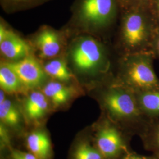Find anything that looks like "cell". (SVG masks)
Here are the masks:
<instances>
[{
	"instance_id": "cell-8",
	"label": "cell",
	"mask_w": 159,
	"mask_h": 159,
	"mask_svg": "<svg viewBox=\"0 0 159 159\" xmlns=\"http://www.w3.org/2000/svg\"><path fill=\"white\" fill-rule=\"evenodd\" d=\"M34 44L40 57L52 59L61 50V41L59 34L54 30L45 29L40 31L34 40Z\"/></svg>"
},
{
	"instance_id": "cell-12",
	"label": "cell",
	"mask_w": 159,
	"mask_h": 159,
	"mask_svg": "<svg viewBox=\"0 0 159 159\" xmlns=\"http://www.w3.org/2000/svg\"><path fill=\"white\" fill-rule=\"evenodd\" d=\"M27 145L31 153L37 157L46 159L51 149L50 141L45 133L34 131L27 139Z\"/></svg>"
},
{
	"instance_id": "cell-3",
	"label": "cell",
	"mask_w": 159,
	"mask_h": 159,
	"mask_svg": "<svg viewBox=\"0 0 159 159\" xmlns=\"http://www.w3.org/2000/svg\"><path fill=\"white\" fill-rule=\"evenodd\" d=\"M129 8L124 15L122 37L126 46L135 48L140 46L146 37V22L144 7L146 6L128 4Z\"/></svg>"
},
{
	"instance_id": "cell-11",
	"label": "cell",
	"mask_w": 159,
	"mask_h": 159,
	"mask_svg": "<svg viewBox=\"0 0 159 159\" xmlns=\"http://www.w3.org/2000/svg\"><path fill=\"white\" fill-rule=\"evenodd\" d=\"M42 92L55 106H60L67 102L72 93L70 88L57 81L48 83L43 87Z\"/></svg>"
},
{
	"instance_id": "cell-9",
	"label": "cell",
	"mask_w": 159,
	"mask_h": 159,
	"mask_svg": "<svg viewBox=\"0 0 159 159\" xmlns=\"http://www.w3.org/2000/svg\"><path fill=\"white\" fill-rule=\"evenodd\" d=\"M97 144L98 151L106 157L115 156L122 148L121 139L113 127H106L100 131Z\"/></svg>"
},
{
	"instance_id": "cell-14",
	"label": "cell",
	"mask_w": 159,
	"mask_h": 159,
	"mask_svg": "<svg viewBox=\"0 0 159 159\" xmlns=\"http://www.w3.org/2000/svg\"><path fill=\"white\" fill-rule=\"evenodd\" d=\"M0 85L2 90L8 93L17 92L23 85L17 74L6 63H2L0 67Z\"/></svg>"
},
{
	"instance_id": "cell-21",
	"label": "cell",
	"mask_w": 159,
	"mask_h": 159,
	"mask_svg": "<svg viewBox=\"0 0 159 159\" xmlns=\"http://www.w3.org/2000/svg\"><path fill=\"white\" fill-rule=\"evenodd\" d=\"M9 2H12L14 4H21V3H24V2H31L33 0H4Z\"/></svg>"
},
{
	"instance_id": "cell-15",
	"label": "cell",
	"mask_w": 159,
	"mask_h": 159,
	"mask_svg": "<svg viewBox=\"0 0 159 159\" xmlns=\"http://www.w3.org/2000/svg\"><path fill=\"white\" fill-rule=\"evenodd\" d=\"M0 119L1 121L11 126L20 123L21 116L16 105L11 100L7 99L0 103Z\"/></svg>"
},
{
	"instance_id": "cell-6",
	"label": "cell",
	"mask_w": 159,
	"mask_h": 159,
	"mask_svg": "<svg viewBox=\"0 0 159 159\" xmlns=\"http://www.w3.org/2000/svg\"><path fill=\"white\" fill-rule=\"evenodd\" d=\"M0 50L4 57L16 61L30 55L32 50L29 44L3 24L0 27Z\"/></svg>"
},
{
	"instance_id": "cell-17",
	"label": "cell",
	"mask_w": 159,
	"mask_h": 159,
	"mask_svg": "<svg viewBox=\"0 0 159 159\" xmlns=\"http://www.w3.org/2000/svg\"><path fill=\"white\" fill-rule=\"evenodd\" d=\"M99 151L91 148L87 144H82L77 148L75 159H102Z\"/></svg>"
},
{
	"instance_id": "cell-10",
	"label": "cell",
	"mask_w": 159,
	"mask_h": 159,
	"mask_svg": "<svg viewBox=\"0 0 159 159\" xmlns=\"http://www.w3.org/2000/svg\"><path fill=\"white\" fill-rule=\"evenodd\" d=\"M24 109L30 119H40L48 111V99L43 92L33 91L27 97L24 103Z\"/></svg>"
},
{
	"instance_id": "cell-23",
	"label": "cell",
	"mask_w": 159,
	"mask_h": 159,
	"mask_svg": "<svg viewBox=\"0 0 159 159\" xmlns=\"http://www.w3.org/2000/svg\"><path fill=\"white\" fill-rule=\"evenodd\" d=\"M125 159H146L144 158H142V157H136V156H129L127 157H126Z\"/></svg>"
},
{
	"instance_id": "cell-5",
	"label": "cell",
	"mask_w": 159,
	"mask_h": 159,
	"mask_svg": "<svg viewBox=\"0 0 159 159\" xmlns=\"http://www.w3.org/2000/svg\"><path fill=\"white\" fill-rule=\"evenodd\" d=\"M6 63L17 74L23 85L27 88L40 85L47 75L43 66L30 55L18 61Z\"/></svg>"
},
{
	"instance_id": "cell-24",
	"label": "cell",
	"mask_w": 159,
	"mask_h": 159,
	"mask_svg": "<svg viewBox=\"0 0 159 159\" xmlns=\"http://www.w3.org/2000/svg\"><path fill=\"white\" fill-rule=\"evenodd\" d=\"M156 46L157 50V51H158L159 53V36L158 37V38L157 39V40H156Z\"/></svg>"
},
{
	"instance_id": "cell-18",
	"label": "cell",
	"mask_w": 159,
	"mask_h": 159,
	"mask_svg": "<svg viewBox=\"0 0 159 159\" xmlns=\"http://www.w3.org/2000/svg\"><path fill=\"white\" fill-rule=\"evenodd\" d=\"M153 0H120V2H126L128 4L150 7Z\"/></svg>"
},
{
	"instance_id": "cell-19",
	"label": "cell",
	"mask_w": 159,
	"mask_h": 159,
	"mask_svg": "<svg viewBox=\"0 0 159 159\" xmlns=\"http://www.w3.org/2000/svg\"><path fill=\"white\" fill-rule=\"evenodd\" d=\"M14 159H37V157L32 153H23L15 152L13 154Z\"/></svg>"
},
{
	"instance_id": "cell-25",
	"label": "cell",
	"mask_w": 159,
	"mask_h": 159,
	"mask_svg": "<svg viewBox=\"0 0 159 159\" xmlns=\"http://www.w3.org/2000/svg\"><path fill=\"white\" fill-rule=\"evenodd\" d=\"M158 142H159V134H158Z\"/></svg>"
},
{
	"instance_id": "cell-2",
	"label": "cell",
	"mask_w": 159,
	"mask_h": 159,
	"mask_svg": "<svg viewBox=\"0 0 159 159\" xmlns=\"http://www.w3.org/2000/svg\"><path fill=\"white\" fill-rule=\"evenodd\" d=\"M120 3V0H77L74 18L81 28L93 33L112 23Z\"/></svg>"
},
{
	"instance_id": "cell-7",
	"label": "cell",
	"mask_w": 159,
	"mask_h": 159,
	"mask_svg": "<svg viewBox=\"0 0 159 159\" xmlns=\"http://www.w3.org/2000/svg\"><path fill=\"white\" fill-rule=\"evenodd\" d=\"M104 102L108 111L117 117H130L137 113L136 104L133 98L123 90L108 91L104 97Z\"/></svg>"
},
{
	"instance_id": "cell-20",
	"label": "cell",
	"mask_w": 159,
	"mask_h": 159,
	"mask_svg": "<svg viewBox=\"0 0 159 159\" xmlns=\"http://www.w3.org/2000/svg\"><path fill=\"white\" fill-rule=\"evenodd\" d=\"M150 7L152 8V11L159 17V0H153Z\"/></svg>"
},
{
	"instance_id": "cell-4",
	"label": "cell",
	"mask_w": 159,
	"mask_h": 159,
	"mask_svg": "<svg viewBox=\"0 0 159 159\" xmlns=\"http://www.w3.org/2000/svg\"><path fill=\"white\" fill-rule=\"evenodd\" d=\"M125 74L131 83L139 87H152L158 83L150 60L144 56L130 58L126 64Z\"/></svg>"
},
{
	"instance_id": "cell-22",
	"label": "cell",
	"mask_w": 159,
	"mask_h": 159,
	"mask_svg": "<svg viewBox=\"0 0 159 159\" xmlns=\"http://www.w3.org/2000/svg\"><path fill=\"white\" fill-rule=\"evenodd\" d=\"M6 99L4 91L1 89V92H0V103H2V102H4V101Z\"/></svg>"
},
{
	"instance_id": "cell-16",
	"label": "cell",
	"mask_w": 159,
	"mask_h": 159,
	"mask_svg": "<svg viewBox=\"0 0 159 159\" xmlns=\"http://www.w3.org/2000/svg\"><path fill=\"white\" fill-rule=\"evenodd\" d=\"M143 107L150 112L159 113V92H149L141 97Z\"/></svg>"
},
{
	"instance_id": "cell-13",
	"label": "cell",
	"mask_w": 159,
	"mask_h": 159,
	"mask_svg": "<svg viewBox=\"0 0 159 159\" xmlns=\"http://www.w3.org/2000/svg\"><path fill=\"white\" fill-rule=\"evenodd\" d=\"M47 75L60 82H68L73 75L63 59L52 58L43 66Z\"/></svg>"
},
{
	"instance_id": "cell-1",
	"label": "cell",
	"mask_w": 159,
	"mask_h": 159,
	"mask_svg": "<svg viewBox=\"0 0 159 159\" xmlns=\"http://www.w3.org/2000/svg\"><path fill=\"white\" fill-rule=\"evenodd\" d=\"M69 54L74 70L80 74L96 75L107 66L105 50L91 36H82L74 40Z\"/></svg>"
}]
</instances>
